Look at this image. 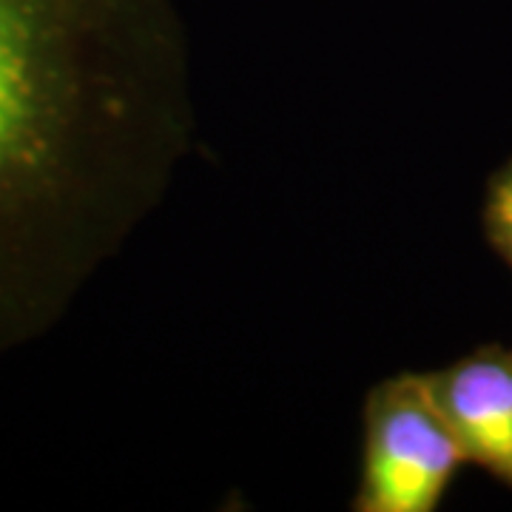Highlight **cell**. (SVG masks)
I'll use <instances>...</instances> for the list:
<instances>
[{"label":"cell","mask_w":512,"mask_h":512,"mask_svg":"<svg viewBox=\"0 0 512 512\" xmlns=\"http://www.w3.org/2000/svg\"><path fill=\"white\" fill-rule=\"evenodd\" d=\"M194 140L191 63L157 0H0V359L69 316Z\"/></svg>","instance_id":"1"},{"label":"cell","mask_w":512,"mask_h":512,"mask_svg":"<svg viewBox=\"0 0 512 512\" xmlns=\"http://www.w3.org/2000/svg\"><path fill=\"white\" fill-rule=\"evenodd\" d=\"M484 231L498 256L512 268V160L490 180L484 202Z\"/></svg>","instance_id":"4"},{"label":"cell","mask_w":512,"mask_h":512,"mask_svg":"<svg viewBox=\"0 0 512 512\" xmlns=\"http://www.w3.org/2000/svg\"><path fill=\"white\" fill-rule=\"evenodd\" d=\"M467 458L433 402L424 373H399L365 402L362 481L353 510L433 512Z\"/></svg>","instance_id":"2"},{"label":"cell","mask_w":512,"mask_h":512,"mask_svg":"<svg viewBox=\"0 0 512 512\" xmlns=\"http://www.w3.org/2000/svg\"><path fill=\"white\" fill-rule=\"evenodd\" d=\"M424 382L464 458L512 487V348L484 345Z\"/></svg>","instance_id":"3"}]
</instances>
